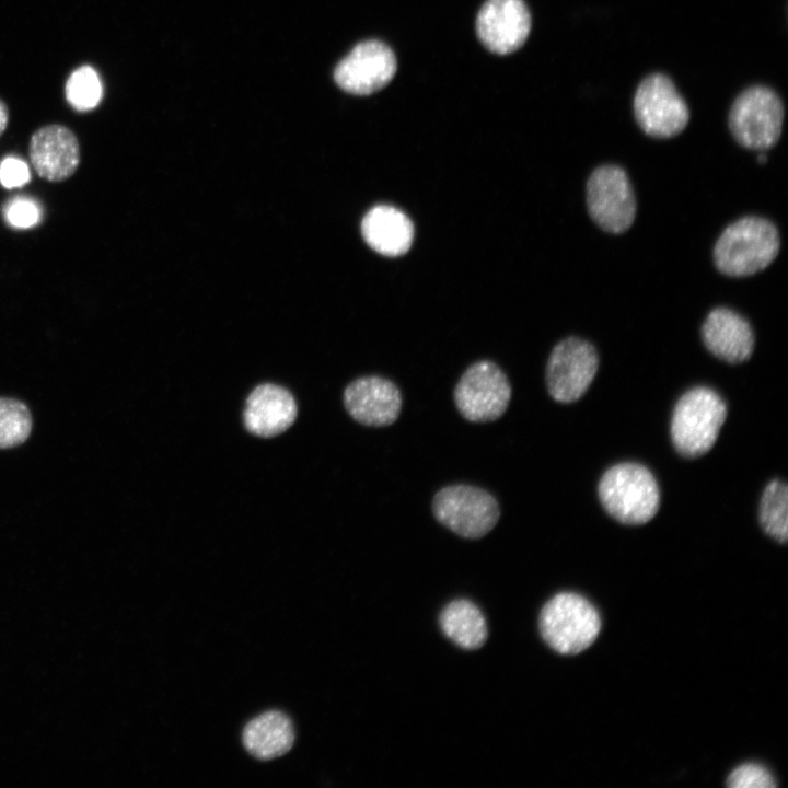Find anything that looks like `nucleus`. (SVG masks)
<instances>
[{
	"label": "nucleus",
	"mask_w": 788,
	"mask_h": 788,
	"mask_svg": "<svg viewBox=\"0 0 788 788\" xmlns=\"http://www.w3.org/2000/svg\"><path fill=\"white\" fill-rule=\"evenodd\" d=\"M297 404L288 390L266 383L256 386L245 403L244 425L253 434L270 438L287 430L297 418Z\"/></svg>",
	"instance_id": "15"
},
{
	"label": "nucleus",
	"mask_w": 788,
	"mask_h": 788,
	"mask_svg": "<svg viewBox=\"0 0 788 788\" xmlns=\"http://www.w3.org/2000/svg\"><path fill=\"white\" fill-rule=\"evenodd\" d=\"M66 97L79 112L91 111L102 99V83L97 72L90 66L76 69L67 80Z\"/></svg>",
	"instance_id": "22"
},
{
	"label": "nucleus",
	"mask_w": 788,
	"mask_h": 788,
	"mask_svg": "<svg viewBox=\"0 0 788 788\" xmlns=\"http://www.w3.org/2000/svg\"><path fill=\"white\" fill-rule=\"evenodd\" d=\"M730 788H774L776 783L772 774L758 764H743L728 777Z\"/></svg>",
	"instance_id": "24"
},
{
	"label": "nucleus",
	"mask_w": 788,
	"mask_h": 788,
	"mask_svg": "<svg viewBox=\"0 0 788 788\" xmlns=\"http://www.w3.org/2000/svg\"><path fill=\"white\" fill-rule=\"evenodd\" d=\"M33 428L30 408L21 401L0 397V449H11L24 443Z\"/></svg>",
	"instance_id": "21"
},
{
	"label": "nucleus",
	"mask_w": 788,
	"mask_h": 788,
	"mask_svg": "<svg viewBox=\"0 0 788 788\" xmlns=\"http://www.w3.org/2000/svg\"><path fill=\"white\" fill-rule=\"evenodd\" d=\"M397 60L392 48L379 39L358 43L334 70L336 84L354 95H370L394 78Z\"/></svg>",
	"instance_id": "11"
},
{
	"label": "nucleus",
	"mask_w": 788,
	"mask_h": 788,
	"mask_svg": "<svg viewBox=\"0 0 788 788\" xmlns=\"http://www.w3.org/2000/svg\"><path fill=\"white\" fill-rule=\"evenodd\" d=\"M31 173L27 164L16 157H7L0 163V183L5 188L22 187L27 184Z\"/></svg>",
	"instance_id": "25"
},
{
	"label": "nucleus",
	"mask_w": 788,
	"mask_h": 788,
	"mask_svg": "<svg viewBox=\"0 0 788 788\" xmlns=\"http://www.w3.org/2000/svg\"><path fill=\"white\" fill-rule=\"evenodd\" d=\"M9 123V111L4 102L0 100V136L4 132Z\"/></svg>",
	"instance_id": "26"
},
{
	"label": "nucleus",
	"mask_w": 788,
	"mask_h": 788,
	"mask_svg": "<svg viewBox=\"0 0 788 788\" xmlns=\"http://www.w3.org/2000/svg\"><path fill=\"white\" fill-rule=\"evenodd\" d=\"M599 367L595 348L578 337L559 341L552 350L546 366V386L559 403L579 399L592 383Z\"/></svg>",
	"instance_id": "10"
},
{
	"label": "nucleus",
	"mask_w": 788,
	"mask_h": 788,
	"mask_svg": "<svg viewBox=\"0 0 788 788\" xmlns=\"http://www.w3.org/2000/svg\"><path fill=\"white\" fill-rule=\"evenodd\" d=\"M779 247V234L770 221L744 217L723 230L714 248V260L727 276H750L770 265Z\"/></svg>",
	"instance_id": "1"
},
{
	"label": "nucleus",
	"mask_w": 788,
	"mask_h": 788,
	"mask_svg": "<svg viewBox=\"0 0 788 788\" xmlns=\"http://www.w3.org/2000/svg\"><path fill=\"white\" fill-rule=\"evenodd\" d=\"M344 406L357 422L369 427L394 424L402 409V394L397 385L380 375L354 380L344 391Z\"/></svg>",
	"instance_id": "13"
},
{
	"label": "nucleus",
	"mask_w": 788,
	"mask_h": 788,
	"mask_svg": "<svg viewBox=\"0 0 788 788\" xmlns=\"http://www.w3.org/2000/svg\"><path fill=\"white\" fill-rule=\"evenodd\" d=\"M707 349L729 363L748 360L754 348V334L749 322L727 308L714 309L702 326Z\"/></svg>",
	"instance_id": "16"
},
{
	"label": "nucleus",
	"mask_w": 788,
	"mask_h": 788,
	"mask_svg": "<svg viewBox=\"0 0 788 788\" xmlns=\"http://www.w3.org/2000/svg\"><path fill=\"white\" fill-rule=\"evenodd\" d=\"M760 522L770 537L786 543L788 537V488L783 480H772L765 487L760 505Z\"/></svg>",
	"instance_id": "20"
},
{
	"label": "nucleus",
	"mask_w": 788,
	"mask_h": 788,
	"mask_svg": "<svg viewBox=\"0 0 788 788\" xmlns=\"http://www.w3.org/2000/svg\"><path fill=\"white\" fill-rule=\"evenodd\" d=\"M726 416L727 406L714 390L697 386L684 393L671 419V437L676 451L686 457L707 453L715 444Z\"/></svg>",
	"instance_id": "3"
},
{
	"label": "nucleus",
	"mask_w": 788,
	"mask_h": 788,
	"mask_svg": "<svg viewBox=\"0 0 788 788\" xmlns=\"http://www.w3.org/2000/svg\"><path fill=\"white\" fill-rule=\"evenodd\" d=\"M599 497L611 517L629 525L650 521L660 503L654 476L637 463H619L609 468L600 479Z\"/></svg>",
	"instance_id": "2"
},
{
	"label": "nucleus",
	"mask_w": 788,
	"mask_h": 788,
	"mask_svg": "<svg viewBox=\"0 0 788 788\" xmlns=\"http://www.w3.org/2000/svg\"><path fill=\"white\" fill-rule=\"evenodd\" d=\"M757 160H758L760 163H765L766 160H767V157H766L765 153H763V151H761V153H760L758 157H757Z\"/></svg>",
	"instance_id": "27"
},
{
	"label": "nucleus",
	"mask_w": 788,
	"mask_h": 788,
	"mask_svg": "<svg viewBox=\"0 0 788 788\" xmlns=\"http://www.w3.org/2000/svg\"><path fill=\"white\" fill-rule=\"evenodd\" d=\"M639 127L653 138H671L687 126L690 111L671 79L662 73L646 77L634 97Z\"/></svg>",
	"instance_id": "8"
},
{
	"label": "nucleus",
	"mask_w": 788,
	"mask_h": 788,
	"mask_svg": "<svg viewBox=\"0 0 788 788\" xmlns=\"http://www.w3.org/2000/svg\"><path fill=\"white\" fill-rule=\"evenodd\" d=\"M28 155L40 178L62 182L71 177L80 164V146L69 128L51 124L32 135Z\"/></svg>",
	"instance_id": "14"
},
{
	"label": "nucleus",
	"mask_w": 788,
	"mask_h": 788,
	"mask_svg": "<svg viewBox=\"0 0 788 788\" xmlns=\"http://www.w3.org/2000/svg\"><path fill=\"white\" fill-rule=\"evenodd\" d=\"M294 730L282 712L267 711L251 720L243 731V744L248 753L263 761L287 753L293 745Z\"/></svg>",
	"instance_id": "18"
},
{
	"label": "nucleus",
	"mask_w": 788,
	"mask_h": 788,
	"mask_svg": "<svg viewBox=\"0 0 788 788\" xmlns=\"http://www.w3.org/2000/svg\"><path fill=\"white\" fill-rule=\"evenodd\" d=\"M587 207L604 231L622 233L633 224L636 199L625 171L616 165L595 169L587 183Z\"/></svg>",
	"instance_id": "9"
},
{
	"label": "nucleus",
	"mask_w": 788,
	"mask_h": 788,
	"mask_svg": "<svg viewBox=\"0 0 788 788\" xmlns=\"http://www.w3.org/2000/svg\"><path fill=\"white\" fill-rule=\"evenodd\" d=\"M784 105L772 89L756 85L734 100L729 113V128L742 147L764 151L777 143L784 123Z\"/></svg>",
	"instance_id": "6"
},
{
	"label": "nucleus",
	"mask_w": 788,
	"mask_h": 788,
	"mask_svg": "<svg viewBox=\"0 0 788 788\" xmlns=\"http://www.w3.org/2000/svg\"><path fill=\"white\" fill-rule=\"evenodd\" d=\"M538 625L544 641L552 649L561 654H576L594 642L601 618L587 599L563 592L543 606Z\"/></svg>",
	"instance_id": "4"
},
{
	"label": "nucleus",
	"mask_w": 788,
	"mask_h": 788,
	"mask_svg": "<svg viewBox=\"0 0 788 788\" xmlns=\"http://www.w3.org/2000/svg\"><path fill=\"white\" fill-rule=\"evenodd\" d=\"M361 232L368 245L385 256L406 253L414 237L409 218L387 205L375 206L367 212L361 222Z\"/></svg>",
	"instance_id": "17"
},
{
	"label": "nucleus",
	"mask_w": 788,
	"mask_h": 788,
	"mask_svg": "<svg viewBox=\"0 0 788 788\" xmlns=\"http://www.w3.org/2000/svg\"><path fill=\"white\" fill-rule=\"evenodd\" d=\"M454 403L459 413L471 422H488L500 418L509 406L511 385L495 362L479 360L471 364L457 381Z\"/></svg>",
	"instance_id": "7"
},
{
	"label": "nucleus",
	"mask_w": 788,
	"mask_h": 788,
	"mask_svg": "<svg viewBox=\"0 0 788 788\" xmlns=\"http://www.w3.org/2000/svg\"><path fill=\"white\" fill-rule=\"evenodd\" d=\"M436 520L464 538H480L497 524L500 508L487 490L466 484L449 485L432 499Z\"/></svg>",
	"instance_id": "5"
},
{
	"label": "nucleus",
	"mask_w": 788,
	"mask_h": 788,
	"mask_svg": "<svg viewBox=\"0 0 788 788\" xmlns=\"http://www.w3.org/2000/svg\"><path fill=\"white\" fill-rule=\"evenodd\" d=\"M440 626L449 639L467 650L480 648L488 636L483 613L467 600H455L447 605L440 615Z\"/></svg>",
	"instance_id": "19"
},
{
	"label": "nucleus",
	"mask_w": 788,
	"mask_h": 788,
	"mask_svg": "<svg viewBox=\"0 0 788 788\" xmlns=\"http://www.w3.org/2000/svg\"><path fill=\"white\" fill-rule=\"evenodd\" d=\"M532 26L524 0H486L475 21L482 45L496 55H509L526 42Z\"/></svg>",
	"instance_id": "12"
},
{
	"label": "nucleus",
	"mask_w": 788,
	"mask_h": 788,
	"mask_svg": "<svg viewBox=\"0 0 788 788\" xmlns=\"http://www.w3.org/2000/svg\"><path fill=\"white\" fill-rule=\"evenodd\" d=\"M4 216L11 227L28 229L40 221L42 210L34 199L20 196L5 205Z\"/></svg>",
	"instance_id": "23"
}]
</instances>
